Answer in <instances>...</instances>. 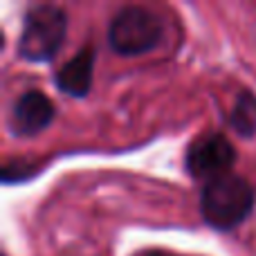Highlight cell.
Listing matches in <instances>:
<instances>
[{"label":"cell","instance_id":"cell-1","mask_svg":"<svg viewBox=\"0 0 256 256\" xmlns=\"http://www.w3.org/2000/svg\"><path fill=\"white\" fill-rule=\"evenodd\" d=\"M256 202V189L243 176L227 173L209 180L200 191V216L212 230L234 232L250 218Z\"/></svg>","mask_w":256,"mask_h":256},{"label":"cell","instance_id":"cell-2","mask_svg":"<svg viewBox=\"0 0 256 256\" xmlns=\"http://www.w3.org/2000/svg\"><path fill=\"white\" fill-rule=\"evenodd\" d=\"M68 36V14L56 4H34L22 16L18 36V56L27 63H50Z\"/></svg>","mask_w":256,"mask_h":256},{"label":"cell","instance_id":"cell-3","mask_svg":"<svg viewBox=\"0 0 256 256\" xmlns=\"http://www.w3.org/2000/svg\"><path fill=\"white\" fill-rule=\"evenodd\" d=\"M164 34V22L155 12L140 4H126L108 22V45L120 56H142L153 52Z\"/></svg>","mask_w":256,"mask_h":256},{"label":"cell","instance_id":"cell-4","mask_svg":"<svg viewBox=\"0 0 256 256\" xmlns=\"http://www.w3.org/2000/svg\"><path fill=\"white\" fill-rule=\"evenodd\" d=\"M238 153L222 132H204L196 137L184 153V168L194 180L209 182L232 173Z\"/></svg>","mask_w":256,"mask_h":256},{"label":"cell","instance_id":"cell-5","mask_svg":"<svg viewBox=\"0 0 256 256\" xmlns=\"http://www.w3.org/2000/svg\"><path fill=\"white\" fill-rule=\"evenodd\" d=\"M56 117L52 99L40 90H27L9 110V132L14 137H34L43 132Z\"/></svg>","mask_w":256,"mask_h":256},{"label":"cell","instance_id":"cell-6","mask_svg":"<svg viewBox=\"0 0 256 256\" xmlns=\"http://www.w3.org/2000/svg\"><path fill=\"white\" fill-rule=\"evenodd\" d=\"M94 63H97V50L92 45H84L70 61H66L54 74V86L66 97L84 99L92 90Z\"/></svg>","mask_w":256,"mask_h":256},{"label":"cell","instance_id":"cell-7","mask_svg":"<svg viewBox=\"0 0 256 256\" xmlns=\"http://www.w3.org/2000/svg\"><path fill=\"white\" fill-rule=\"evenodd\" d=\"M227 122L232 130L243 140L256 137V94H252L250 90H240L234 99Z\"/></svg>","mask_w":256,"mask_h":256},{"label":"cell","instance_id":"cell-8","mask_svg":"<svg viewBox=\"0 0 256 256\" xmlns=\"http://www.w3.org/2000/svg\"><path fill=\"white\" fill-rule=\"evenodd\" d=\"M34 171H36V166L32 162H25V160H9V162H4L2 180L7 182V184L22 182V180L34 176Z\"/></svg>","mask_w":256,"mask_h":256},{"label":"cell","instance_id":"cell-9","mask_svg":"<svg viewBox=\"0 0 256 256\" xmlns=\"http://www.w3.org/2000/svg\"><path fill=\"white\" fill-rule=\"evenodd\" d=\"M146 256H166V254H164V252H148Z\"/></svg>","mask_w":256,"mask_h":256}]
</instances>
